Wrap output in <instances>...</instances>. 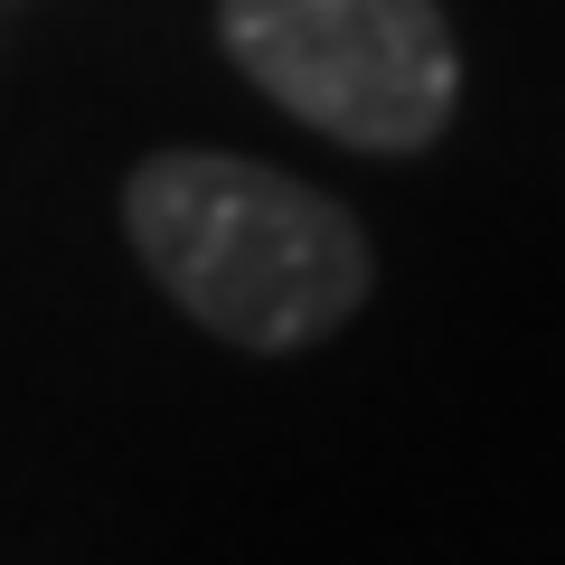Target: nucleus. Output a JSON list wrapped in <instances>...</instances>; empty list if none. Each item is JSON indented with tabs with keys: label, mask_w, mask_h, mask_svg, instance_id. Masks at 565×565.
<instances>
[{
	"label": "nucleus",
	"mask_w": 565,
	"mask_h": 565,
	"mask_svg": "<svg viewBox=\"0 0 565 565\" xmlns=\"http://www.w3.org/2000/svg\"><path fill=\"white\" fill-rule=\"evenodd\" d=\"M122 236L141 274L226 349H311L377 282L340 199L245 151H151L122 180Z\"/></svg>",
	"instance_id": "obj_1"
},
{
	"label": "nucleus",
	"mask_w": 565,
	"mask_h": 565,
	"mask_svg": "<svg viewBox=\"0 0 565 565\" xmlns=\"http://www.w3.org/2000/svg\"><path fill=\"white\" fill-rule=\"evenodd\" d=\"M217 39L255 95L349 151H424L462 104L444 0H217Z\"/></svg>",
	"instance_id": "obj_2"
}]
</instances>
